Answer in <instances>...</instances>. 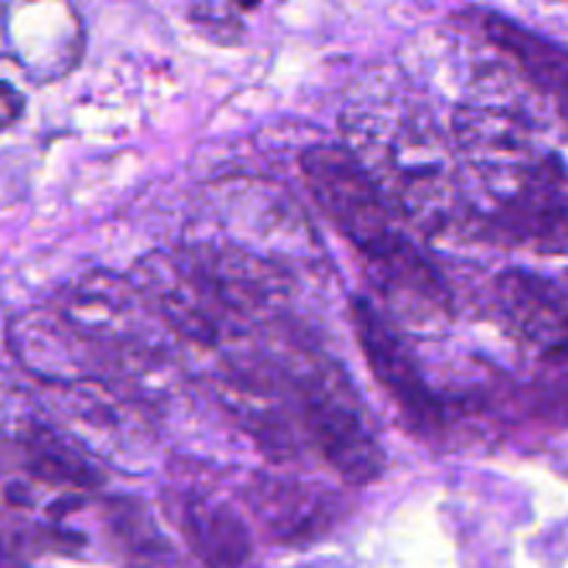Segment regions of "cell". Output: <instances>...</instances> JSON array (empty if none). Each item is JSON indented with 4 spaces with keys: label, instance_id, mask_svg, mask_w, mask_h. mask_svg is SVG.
I'll use <instances>...</instances> for the list:
<instances>
[{
    "label": "cell",
    "instance_id": "9c48e42d",
    "mask_svg": "<svg viewBox=\"0 0 568 568\" xmlns=\"http://www.w3.org/2000/svg\"><path fill=\"white\" fill-rule=\"evenodd\" d=\"M0 568H7V566H0Z\"/></svg>",
    "mask_w": 568,
    "mask_h": 568
},
{
    "label": "cell",
    "instance_id": "ba28073f",
    "mask_svg": "<svg viewBox=\"0 0 568 568\" xmlns=\"http://www.w3.org/2000/svg\"><path fill=\"white\" fill-rule=\"evenodd\" d=\"M237 3H240V7H243V9H254L256 3H260V0H237Z\"/></svg>",
    "mask_w": 568,
    "mask_h": 568
},
{
    "label": "cell",
    "instance_id": "8992f818",
    "mask_svg": "<svg viewBox=\"0 0 568 568\" xmlns=\"http://www.w3.org/2000/svg\"><path fill=\"white\" fill-rule=\"evenodd\" d=\"M483 31L494 48L510 57L535 84L568 92V51L501 14H483Z\"/></svg>",
    "mask_w": 568,
    "mask_h": 568
},
{
    "label": "cell",
    "instance_id": "5b68a950",
    "mask_svg": "<svg viewBox=\"0 0 568 568\" xmlns=\"http://www.w3.org/2000/svg\"><path fill=\"white\" fill-rule=\"evenodd\" d=\"M184 529L210 568H240L251 557L248 532L223 501L190 496L184 501Z\"/></svg>",
    "mask_w": 568,
    "mask_h": 568
},
{
    "label": "cell",
    "instance_id": "277c9868",
    "mask_svg": "<svg viewBox=\"0 0 568 568\" xmlns=\"http://www.w3.org/2000/svg\"><path fill=\"white\" fill-rule=\"evenodd\" d=\"M496 291L507 318L527 332L529 341L568 354V302L560 293L529 273H505Z\"/></svg>",
    "mask_w": 568,
    "mask_h": 568
},
{
    "label": "cell",
    "instance_id": "6da1fadb",
    "mask_svg": "<svg viewBox=\"0 0 568 568\" xmlns=\"http://www.w3.org/2000/svg\"><path fill=\"white\" fill-rule=\"evenodd\" d=\"M302 171L321 210L359 256L374 265L382 282L435 310L449 304L440 273L398 226L390 201L352 151L341 145H313L302 154Z\"/></svg>",
    "mask_w": 568,
    "mask_h": 568
},
{
    "label": "cell",
    "instance_id": "3957f363",
    "mask_svg": "<svg viewBox=\"0 0 568 568\" xmlns=\"http://www.w3.org/2000/svg\"><path fill=\"white\" fill-rule=\"evenodd\" d=\"M352 321L365 363L374 371L382 390L393 398V404L418 433H435L444 420V404L438 402L433 387L426 385L402 337L365 298L352 302Z\"/></svg>",
    "mask_w": 568,
    "mask_h": 568
},
{
    "label": "cell",
    "instance_id": "52a82bcc",
    "mask_svg": "<svg viewBox=\"0 0 568 568\" xmlns=\"http://www.w3.org/2000/svg\"><path fill=\"white\" fill-rule=\"evenodd\" d=\"M26 112V98L18 87L0 81V129H12Z\"/></svg>",
    "mask_w": 568,
    "mask_h": 568
},
{
    "label": "cell",
    "instance_id": "7a4b0ae2",
    "mask_svg": "<svg viewBox=\"0 0 568 568\" xmlns=\"http://www.w3.org/2000/svg\"><path fill=\"white\" fill-rule=\"evenodd\" d=\"M304 429L324 460L352 485H368L385 471L379 435L348 376L326 359H307L293 374Z\"/></svg>",
    "mask_w": 568,
    "mask_h": 568
}]
</instances>
